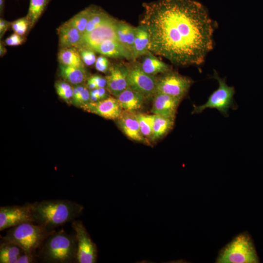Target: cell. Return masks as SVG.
Segmentation results:
<instances>
[{
	"label": "cell",
	"instance_id": "obj_1",
	"mask_svg": "<svg viewBox=\"0 0 263 263\" xmlns=\"http://www.w3.org/2000/svg\"><path fill=\"white\" fill-rule=\"evenodd\" d=\"M140 21L149 50L179 66L200 65L213 48L214 23L195 0H156L143 4Z\"/></svg>",
	"mask_w": 263,
	"mask_h": 263
},
{
	"label": "cell",
	"instance_id": "obj_2",
	"mask_svg": "<svg viewBox=\"0 0 263 263\" xmlns=\"http://www.w3.org/2000/svg\"><path fill=\"white\" fill-rule=\"evenodd\" d=\"M84 207L64 199L42 200L32 203L33 223L54 230L56 227L72 222L82 213Z\"/></svg>",
	"mask_w": 263,
	"mask_h": 263
},
{
	"label": "cell",
	"instance_id": "obj_3",
	"mask_svg": "<svg viewBox=\"0 0 263 263\" xmlns=\"http://www.w3.org/2000/svg\"><path fill=\"white\" fill-rule=\"evenodd\" d=\"M77 248L75 234L55 230L46 238L38 255L45 263H72L76 262Z\"/></svg>",
	"mask_w": 263,
	"mask_h": 263
},
{
	"label": "cell",
	"instance_id": "obj_4",
	"mask_svg": "<svg viewBox=\"0 0 263 263\" xmlns=\"http://www.w3.org/2000/svg\"><path fill=\"white\" fill-rule=\"evenodd\" d=\"M35 224L25 223L10 228L1 237L0 244H13L19 246L24 253L37 254V250L55 230Z\"/></svg>",
	"mask_w": 263,
	"mask_h": 263
},
{
	"label": "cell",
	"instance_id": "obj_5",
	"mask_svg": "<svg viewBox=\"0 0 263 263\" xmlns=\"http://www.w3.org/2000/svg\"><path fill=\"white\" fill-rule=\"evenodd\" d=\"M253 240L247 232L235 237L219 251L218 263H258L260 262Z\"/></svg>",
	"mask_w": 263,
	"mask_h": 263
},
{
	"label": "cell",
	"instance_id": "obj_6",
	"mask_svg": "<svg viewBox=\"0 0 263 263\" xmlns=\"http://www.w3.org/2000/svg\"><path fill=\"white\" fill-rule=\"evenodd\" d=\"M213 77L218 82V88L211 94L205 104L199 106L193 105L192 114L199 113L207 108H210L216 109L227 116L229 109L235 108L233 99L234 88L228 86L225 78H221L216 72H214Z\"/></svg>",
	"mask_w": 263,
	"mask_h": 263
},
{
	"label": "cell",
	"instance_id": "obj_7",
	"mask_svg": "<svg viewBox=\"0 0 263 263\" xmlns=\"http://www.w3.org/2000/svg\"><path fill=\"white\" fill-rule=\"evenodd\" d=\"M72 227L75 232L77 241L75 263H96L98 257L96 245L91 239L82 222L80 220H74L72 222Z\"/></svg>",
	"mask_w": 263,
	"mask_h": 263
},
{
	"label": "cell",
	"instance_id": "obj_8",
	"mask_svg": "<svg viewBox=\"0 0 263 263\" xmlns=\"http://www.w3.org/2000/svg\"><path fill=\"white\" fill-rule=\"evenodd\" d=\"M193 83L189 77L170 70L157 78L156 93H163L182 99Z\"/></svg>",
	"mask_w": 263,
	"mask_h": 263
},
{
	"label": "cell",
	"instance_id": "obj_9",
	"mask_svg": "<svg viewBox=\"0 0 263 263\" xmlns=\"http://www.w3.org/2000/svg\"><path fill=\"white\" fill-rule=\"evenodd\" d=\"M127 67L128 87L140 93L145 98L154 96L157 78L145 73L140 64L134 63Z\"/></svg>",
	"mask_w": 263,
	"mask_h": 263
},
{
	"label": "cell",
	"instance_id": "obj_10",
	"mask_svg": "<svg viewBox=\"0 0 263 263\" xmlns=\"http://www.w3.org/2000/svg\"><path fill=\"white\" fill-rule=\"evenodd\" d=\"M32 222V203L0 207V231L16 225Z\"/></svg>",
	"mask_w": 263,
	"mask_h": 263
},
{
	"label": "cell",
	"instance_id": "obj_11",
	"mask_svg": "<svg viewBox=\"0 0 263 263\" xmlns=\"http://www.w3.org/2000/svg\"><path fill=\"white\" fill-rule=\"evenodd\" d=\"M117 21L111 17L92 31L83 35V43L80 46L92 49L106 40H117L116 34Z\"/></svg>",
	"mask_w": 263,
	"mask_h": 263
},
{
	"label": "cell",
	"instance_id": "obj_12",
	"mask_svg": "<svg viewBox=\"0 0 263 263\" xmlns=\"http://www.w3.org/2000/svg\"><path fill=\"white\" fill-rule=\"evenodd\" d=\"M109 74L105 77L107 90L116 96L128 88V69L122 64H114L109 68Z\"/></svg>",
	"mask_w": 263,
	"mask_h": 263
},
{
	"label": "cell",
	"instance_id": "obj_13",
	"mask_svg": "<svg viewBox=\"0 0 263 263\" xmlns=\"http://www.w3.org/2000/svg\"><path fill=\"white\" fill-rule=\"evenodd\" d=\"M83 109L111 120H117L123 111L116 98L111 96L97 102H91Z\"/></svg>",
	"mask_w": 263,
	"mask_h": 263
},
{
	"label": "cell",
	"instance_id": "obj_14",
	"mask_svg": "<svg viewBox=\"0 0 263 263\" xmlns=\"http://www.w3.org/2000/svg\"><path fill=\"white\" fill-rule=\"evenodd\" d=\"M117 120L119 127L129 138L139 142H147V140L141 132L136 112L123 110Z\"/></svg>",
	"mask_w": 263,
	"mask_h": 263
},
{
	"label": "cell",
	"instance_id": "obj_15",
	"mask_svg": "<svg viewBox=\"0 0 263 263\" xmlns=\"http://www.w3.org/2000/svg\"><path fill=\"white\" fill-rule=\"evenodd\" d=\"M182 100L165 94L156 93L154 95L151 112L154 114L175 118Z\"/></svg>",
	"mask_w": 263,
	"mask_h": 263
},
{
	"label": "cell",
	"instance_id": "obj_16",
	"mask_svg": "<svg viewBox=\"0 0 263 263\" xmlns=\"http://www.w3.org/2000/svg\"><path fill=\"white\" fill-rule=\"evenodd\" d=\"M60 47H77L83 43V34L76 28L66 22L57 29Z\"/></svg>",
	"mask_w": 263,
	"mask_h": 263
},
{
	"label": "cell",
	"instance_id": "obj_17",
	"mask_svg": "<svg viewBox=\"0 0 263 263\" xmlns=\"http://www.w3.org/2000/svg\"><path fill=\"white\" fill-rule=\"evenodd\" d=\"M115 97L122 109L130 112L140 110L146 99L141 94L129 87Z\"/></svg>",
	"mask_w": 263,
	"mask_h": 263
},
{
	"label": "cell",
	"instance_id": "obj_18",
	"mask_svg": "<svg viewBox=\"0 0 263 263\" xmlns=\"http://www.w3.org/2000/svg\"><path fill=\"white\" fill-rule=\"evenodd\" d=\"M116 34L118 41L133 59L136 27L124 22L117 21Z\"/></svg>",
	"mask_w": 263,
	"mask_h": 263
},
{
	"label": "cell",
	"instance_id": "obj_19",
	"mask_svg": "<svg viewBox=\"0 0 263 263\" xmlns=\"http://www.w3.org/2000/svg\"><path fill=\"white\" fill-rule=\"evenodd\" d=\"M95 52L111 57L131 59L128 53L117 40H106L92 49Z\"/></svg>",
	"mask_w": 263,
	"mask_h": 263
},
{
	"label": "cell",
	"instance_id": "obj_20",
	"mask_svg": "<svg viewBox=\"0 0 263 263\" xmlns=\"http://www.w3.org/2000/svg\"><path fill=\"white\" fill-rule=\"evenodd\" d=\"M61 76L66 82L74 86L83 84L88 79V73L85 68L60 64Z\"/></svg>",
	"mask_w": 263,
	"mask_h": 263
},
{
	"label": "cell",
	"instance_id": "obj_21",
	"mask_svg": "<svg viewBox=\"0 0 263 263\" xmlns=\"http://www.w3.org/2000/svg\"><path fill=\"white\" fill-rule=\"evenodd\" d=\"M150 36L143 26L136 27V35L133 45V59L146 54L149 50Z\"/></svg>",
	"mask_w": 263,
	"mask_h": 263
},
{
	"label": "cell",
	"instance_id": "obj_22",
	"mask_svg": "<svg viewBox=\"0 0 263 263\" xmlns=\"http://www.w3.org/2000/svg\"><path fill=\"white\" fill-rule=\"evenodd\" d=\"M175 118L153 114L152 134L151 140L154 141L165 135L173 128Z\"/></svg>",
	"mask_w": 263,
	"mask_h": 263
},
{
	"label": "cell",
	"instance_id": "obj_23",
	"mask_svg": "<svg viewBox=\"0 0 263 263\" xmlns=\"http://www.w3.org/2000/svg\"><path fill=\"white\" fill-rule=\"evenodd\" d=\"M140 65L145 73L152 75L171 70L170 66L151 55L146 56Z\"/></svg>",
	"mask_w": 263,
	"mask_h": 263
},
{
	"label": "cell",
	"instance_id": "obj_24",
	"mask_svg": "<svg viewBox=\"0 0 263 263\" xmlns=\"http://www.w3.org/2000/svg\"><path fill=\"white\" fill-rule=\"evenodd\" d=\"M58 59L60 64L75 67H85L78 50L76 47L61 48L58 54Z\"/></svg>",
	"mask_w": 263,
	"mask_h": 263
},
{
	"label": "cell",
	"instance_id": "obj_25",
	"mask_svg": "<svg viewBox=\"0 0 263 263\" xmlns=\"http://www.w3.org/2000/svg\"><path fill=\"white\" fill-rule=\"evenodd\" d=\"M24 253L19 246L11 243L0 244V263H17L19 257Z\"/></svg>",
	"mask_w": 263,
	"mask_h": 263
},
{
	"label": "cell",
	"instance_id": "obj_26",
	"mask_svg": "<svg viewBox=\"0 0 263 263\" xmlns=\"http://www.w3.org/2000/svg\"><path fill=\"white\" fill-rule=\"evenodd\" d=\"M72 102L74 105L82 109L91 102L90 90L86 85L83 83L73 87Z\"/></svg>",
	"mask_w": 263,
	"mask_h": 263
},
{
	"label": "cell",
	"instance_id": "obj_27",
	"mask_svg": "<svg viewBox=\"0 0 263 263\" xmlns=\"http://www.w3.org/2000/svg\"><path fill=\"white\" fill-rule=\"evenodd\" d=\"M49 0H30L28 12L26 18L30 22V28H32L38 21Z\"/></svg>",
	"mask_w": 263,
	"mask_h": 263
},
{
	"label": "cell",
	"instance_id": "obj_28",
	"mask_svg": "<svg viewBox=\"0 0 263 263\" xmlns=\"http://www.w3.org/2000/svg\"><path fill=\"white\" fill-rule=\"evenodd\" d=\"M93 9V6L87 7L75 15L66 23L76 28L84 35Z\"/></svg>",
	"mask_w": 263,
	"mask_h": 263
},
{
	"label": "cell",
	"instance_id": "obj_29",
	"mask_svg": "<svg viewBox=\"0 0 263 263\" xmlns=\"http://www.w3.org/2000/svg\"><path fill=\"white\" fill-rule=\"evenodd\" d=\"M111 17L103 10L93 6L84 35L87 34L107 20Z\"/></svg>",
	"mask_w": 263,
	"mask_h": 263
},
{
	"label": "cell",
	"instance_id": "obj_30",
	"mask_svg": "<svg viewBox=\"0 0 263 263\" xmlns=\"http://www.w3.org/2000/svg\"><path fill=\"white\" fill-rule=\"evenodd\" d=\"M140 131L143 136L148 140L151 139L153 123V114L136 113Z\"/></svg>",
	"mask_w": 263,
	"mask_h": 263
},
{
	"label": "cell",
	"instance_id": "obj_31",
	"mask_svg": "<svg viewBox=\"0 0 263 263\" xmlns=\"http://www.w3.org/2000/svg\"><path fill=\"white\" fill-rule=\"evenodd\" d=\"M57 95L67 102H72L73 87L65 81H57L55 84Z\"/></svg>",
	"mask_w": 263,
	"mask_h": 263
},
{
	"label": "cell",
	"instance_id": "obj_32",
	"mask_svg": "<svg viewBox=\"0 0 263 263\" xmlns=\"http://www.w3.org/2000/svg\"><path fill=\"white\" fill-rule=\"evenodd\" d=\"M76 48L78 50L82 60L85 65L91 66L95 63L96 59L94 51L83 46H79Z\"/></svg>",
	"mask_w": 263,
	"mask_h": 263
},
{
	"label": "cell",
	"instance_id": "obj_33",
	"mask_svg": "<svg viewBox=\"0 0 263 263\" xmlns=\"http://www.w3.org/2000/svg\"><path fill=\"white\" fill-rule=\"evenodd\" d=\"M11 26L15 33L23 36L30 27V22L25 17L14 21Z\"/></svg>",
	"mask_w": 263,
	"mask_h": 263
},
{
	"label": "cell",
	"instance_id": "obj_34",
	"mask_svg": "<svg viewBox=\"0 0 263 263\" xmlns=\"http://www.w3.org/2000/svg\"><path fill=\"white\" fill-rule=\"evenodd\" d=\"M91 102H95L108 97L106 90L105 88H98L90 90Z\"/></svg>",
	"mask_w": 263,
	"mask_h": 263
},
{
	"label": "cell",
	"instance_id": "obj_35",
	"mask_svg": "<svg viewBox=\"0 0 263 263\" xmlns=\"http://www.w3.org/2000/svg\"><path fill=\"white\" fill-rule=\"evenodd\" d=\"M95 67L97 71L106 73L110 67V62L104 56H100L96 60Z\"/></svg>",
	"mask_w": 263,
	"mask_h": 263
},
{
	"label": "cell",
	"instance_id": "obj_36",
	"mask_svg": "<svg viewBox=\"0 0 263 263\" xmlns=\"http://www.w3.org/2000/svg\"><path fill=\"white\" fill-rule=\"evenodd\" d=\"M24 40L22 36L14 33L5 40V44L8 46H18L22 44Z\"/></svg>",
	"mask_w": 263,
	"mask_h": 263
},
{
	"label": "cell",
	"instance_id": "obj_37",
	"mask_svg": "<svg viewBox=\"0 0 263 263\" xmlns=\"http://www.w3.org/2000/svg\"><path fill=\"white\" fill-rule=\"evenodd\" d=\"M37 254L23 253L19 258L17 263H33L37 261Z\"/></svg>",
	"mask_w": 263,
	"mask_h": 263
},
{
	"label": "cell",
	"instance_id": "obj_38",
	"mask_svg": "<svg viewBox=\"0 0 263 263\" xmlns=\"http://www.w3.org/2000/svg\"><path fill=\"white\" fill-rule=\"evenodd\" d=\"M94 82L97 86V88H105L107 86V80L106 77H104L99 75H94L88 78Z\"/></svg>",
	"mask_w": 263,
	"mask_h": 263
},
{
	"label": "cell",
	"instance_id": "obj_39",
	"mask_svg": "<svg viewBox=\"0 0 263 263\" xmlns=\"http://www.w3.org/2000/svg\"><path fill=\"white\" fill-rule=\"evenodd\" d=\"M11 23L2 19H0V37L1 38L6 31L8 29Z\"/></svg>",
	"mask_w": 263,
	"mask_h": 263
},
{
	"label": "cell",
	"instance_id": "obj_40",
	"mask_svg": "<svg viewBox=\"0 0 263 263\" xmlns=\"http://www.w3.org/2000/svg\"><path fill=\"white\" fill-rule=\"evenodd\" d=\"M6 53V50L4 45L0 42V56L2 57Z\"/></svg>",
	"mask_w": 263,
	"mask_h": 263
},
{
	"label": "cell",
	"instance_id": "obj_41",
	"mask_svg": "<svg viewBox=\"0 0 263 263\" xmlns=\"http://www.w3.org/2000/svg\"><path fill=\"white\" fill-rule=\"evenodd\" d=\"M4 6V0H0V13L2 11Z\"/></svg>",
	"mask_w": 263,
	"mask_h": 263
}]
</instances>
